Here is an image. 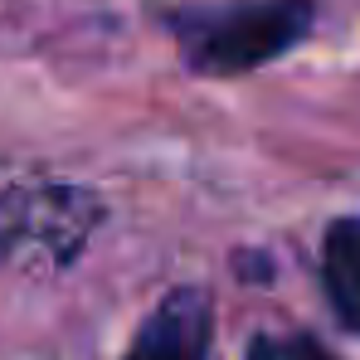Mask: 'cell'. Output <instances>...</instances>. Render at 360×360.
<instances>
[{"label": "cell", "instance_id": "1", "mask_svg": "<svg viewBox=\"0 0 360 360\" xmlns=\"http://www.w3.org/2000/svg\"><path fill=\"white\" fill-rule=\"evenodd\" d=\"M176 30L200 73H243L288 54L311 30V0H234L185 15Z\"/></svg>", "mask_w": 360, "mask_h": 360}, {"label": "cell", "instance_id": "2", "mask_svg": "<svg viewBox=\"0 0 360 360\" xmlns=\"http://www.w3.org/2000/svg\"><path fill=\"white\" fill-rule=\"evenodd\" d=\"M210 351V297L180 288L136 331L127 360H205Z\"/></svg>", "mask_w": 360, "mask_h": 360}, {"label": "cell", "instance_id": "3", "mask_svg": "<svg viewBox=\"0 0 360 360\" xmlns=\"http://www.w3.org/2000/svg\"><path fill=\"white\" fill-rule=\"evenodd\" d=\"M321 278H326V297L336 316L351 331H360V219L331 224L321 243Z\"/></svg>", "mask_w": 360, "mask_h": 360}, {"label": "cell", "instance_id": "4", "mask_svg": "<svg viewBox=\"0 0 360 360\" xmlns=\"http://www.w3.org/2000/svg\"><path fill=\"white\" fill-rule=\"evenodd\" d=\"M273 356L278 360H331L321 346H311V341H292V346H273Z\"/></svg>", "mask_w": 360, "mask_h": 360}, {"label": "cell", "instance_id": "5", "mask_svg": "<svg viewBox=\"0 0 360 360\" xmlns=\"http://www.w3.org/2000/svg\"><path fill=\"white\" fill-rule=\"evenodd\" d=\"M253 360H278V356H273V346H258V356H253Z\"/></svg>", "mask_w": 360, "mask_h": 360}]
</instances>
